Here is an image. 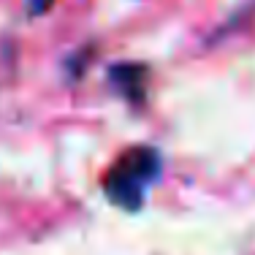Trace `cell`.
<instances>
[{
  "label": "cell",
  "instance_id": "3",
  "mask_svg": "<svg viewBox=\"0 0 255 255\" xmlns=\"http://www.w3.org/2000/svg\"><path fill=\"white\" fill-rule=\"evenodd\" d=\"M52 3H54V0H27L30 14H46V11L52 8Z\"/></svg>",
  "mask_w": 255,
  "mask_h": 255
},
{
  "label": "cell",
  "instance_id": "1",
  "mask_svg": "<svg viewBox=\"0 0 255 255\" xmlns=\"http://www.w3.org/2000/svg\"><path fill=\"white\" fill-rule=\"evenodd\" d=\"M160 155L152 147H133L109 168L103 190L112 204L120 209L136 212L144 204V187L160 177Z\"/></svg>",
  "mask_w": 255,
  "mask_h": 255
},
{
  "label": "cell",
  "instance_id": "2",
  "mask_svg": "<svg viewBox=\"0 0 255 255\" xmlns=\"http://www.w3.org/2000/svg\"><path fill=\"white\" fill-rule=\"evenodd\" d=\"M147 79H149V68L141 63H117L109 68L112 87L125 101H130L133 106H141L144 98H147Z\"/></svg>",
  "mask_w": 255,
  "mask_h": 255
}]
</instances>
